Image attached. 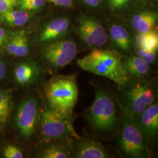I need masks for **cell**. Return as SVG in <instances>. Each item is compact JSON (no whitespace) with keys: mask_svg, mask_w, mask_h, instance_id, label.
Segmentation results:
<instances>
[{"mask_svg":"<svg viewBox=\"0 0 158 158\" xmlns=\"http://www.w3.org/2000/svg\"><path fill=\"white\" fill-rule=\"evenodd\" d=\"M77 63L83 70L112 80L118 87L131 78L124 66L123 57L115 51L95 48L79 59Z\"/></svg>","mask_w":158,"mask_h":158,"instance_id":"obj_1","label":"cell"},{"mask_svg":"<svg viewBox=\"0 0 158 158\" xmlns=\"http://www.w3.org/2000/svg\"><path fill=\"white\" fill-rule=\"evenodd\" d=\"M118 89L117 101L119 109L134 117L156 102L155 87L147 79L131 77Z\"/></svg>","mask_w":158,"mask_h":158,"instance_id":"obj_2","label":"cell"},{"mask_svg":"<svg viewBox=\"0 0 158 158\" xmlns=\"http://www.w3.org/2000/svg\"><path fill=\"white\" fill-rule=\"evenodd\" d=\"M85 115L94 131L103 134L114 132L120 122L114 97L102 88L96 90L94 101Z\"/></svg>","mask_w":158,"mask_h":158,"instance_id":"obj_3","label":"cell"},{"mask_svg":"<svg viewBox=\"0 0 158 158\" xmlns=\"http://www.w3.org/2000/svg\"><path fill=\"white\" fill-rule=\"evenodd\" d=\"M77 74L59 75L46 85V96L49 106L68 117L72 118L79 96Z\"/></svg>","mask_w":158,"mask_h":158,"instance_id":"obj_4","label":"cell"},{"mask_svg":"<svg viewBox=\"0 0 158 158\" xmlns=\"http://www.w3.org/2000/svg\"><path fill=\"white\" fill-rule=\"evenodd\" d=\"M121 128L119 136L118 148L120 152L127 158L150 157L148 142L138 128L134 118L120 110Z\"/></svg>","mask_w":158,"mask_h":158,"instance_id":"obj_5","label":"cell"},{"mask_svg":"<svg viewBox=\"0 0 158 158\" xmlns=\"http://www.w3.org/2000/svg\"><path fill=\"white\" fill-rule=\"evenodd\" d=\"M72 118L50 106L45 108L41 114L40 123L43 138L46 141L80 138L74 129Z\"/></svg>","mask_w":158,"mask_h":158,"instance_id":"obj_6","label":"cell"},{"mask_svg":"<svg viewBox=\"0 0 158 158\" xmlns=\"http://www.w3.org/2000/svg\"><path fill=\"white\" fill-rule=\"evenodd\" d=\"M77 54V46L71 40H60L47 44L43 56L51 67L62 69L72 62Z\"/></svg>","mask_w":158,"mask_h":158,"instance_id":"obj_7","label":"cell"},{"mask_svg":"<svg viewBox=\"0 0 158 158\" xmlns=\"http://www.w3.org/2000/svg\"><path fill=\"white\" fill-rule=\"evenodd\" d=\"M38 114V102L35 97H29L21 103L17 111L16 124L23 138L29 139L34 135Z\"/></svg>","mask_w":158,"mask_h":158,"instance_id":"obj_8","label":"cell"},{"mask_svg":"<svg viewBox=\"0 0 158 158\" xmlns=\"http://www.w3.org/2000/svg\"><path fill=\"white\" fill-rule=\"evenodd\" d=\"M77 31L80 38L89 46L98 48L107 43L108 35L106 29L93 18L81 17Z\"/></svg>","mask_w":158,"mask_h":158,"instance_id":"obj_9","label":"cell"},{"mask_svg":"<svg viewBox=\"0 0 158 158\" xmlns=\"http://www.w3.org/2000/svg\"><path fill=\"white\" fill-rule=\"evenodd\" d=\"M134 118L148 143L155 141L158 135V102H153Z\"/></svg>","mask_w":158,"mask_h":158,"instance_id":"obj_10","label":"cell"},{"mask_svg":"<svg viewBox=\"0 0 158 158\" xmlns=\"http://www.w3.org/2000/svg\"><path fill=\"white\" fill-rule=\"evenodd\" d=\"M72 158H108L110 155L102 144L94 139L81 138L73 142Z\"/></svg>","mask_w":158,"mask_h":158,"instance_id":"obj_11","label":"cell"},{"mask_svg":"<svg viewBox=\"0 0 158 158\" xmlns=\"http://www.w3.org/2000/svg\"><path fill=\"white\" fill-rule=\"evenodd\" d=\"M70 21L66 17L57 18L48 23L40 32L39 40L42 44H49L60 40L68 34Z\"/></svg>","mask_w":158,"mask_h":158,"instance_id":"obj_12","label":"cell"},{"mask_svg":"<svg viewBox=\"0 0 158 158\" xmlns=\"http://www.w3.org/2000/svg\"><path fill=\"white\" fill-rule=\"evenodd\" d=\"M40 66L34 62L28 61L18 64L14 70V77L21 85H29L34 83L40 77Z\"/></svg>","mask_w":158,"mask_h":158,"instance_id":"obj_13","label":"cell"},{"mask_svg":"<svg viewBox=\"0 0 158 158\" xmlns=\"http://www.w3.org/2000/svg\"><path fill=\"white\" fill-rule=\"evenodd\" d=\"M6 51L15 56H26L29 52L28 38L25 30H19L12 32L7 42Z\"/></svg>","mask_w":158,"mask_h":158,"instance_id":"obj_14","label":"cell"},{"mask_svg":"<svg viewBox=\"0 0 158 158\" xmlns=\"http://www.w3.org/2000/svg\"><path fill=\"white\" fill-rule=\"evenodd\" d=\"M125 69L132 78L147 79L151 72V65L137 56L130 55L123 58Z\"/></svg>","mask_w":158,"mask_h":158,"instance_id":"obj_15","label":"cell"},{"mask_svg":"<svg viewBox=\"0 0 158 158\" xmlns=\"http://www.w3.org/2000/svg\"><path fill=\"white\" fill-rule=\"evenodd\" d=\"M109 36L115 46L119 50L128 53L132 49V40L130 33L124 26L113 24L109 28Z\"/></svg>","mask_w":158,"mask_h":158,"instance_id":"obj_16","label":"cell"},{"mask_svg":"<svg viewBox=\"0 0 158 158\" xmlns=\"http://www.w3.org/2000/svg\"><path fill=\"white\" fill-rule=\"evenodd\" d=\"M158 20V14L151 11L136 14L131 19V26L137 33H147L153 30Z\"/></svg>","mask_w":158,"mask_h":158,"instance_id":"obj_17","label":"cell"},{"mask_svg":"<svg viewBox=\"0 0 158 158\" xmlns=\"http://www.w3.org/2000/svg\"><path fill=\"white\" fill-rule=\"evenodd\" d=\"M73 138L65 140L62 143L53 144L49 146L42 152L41 158H72Z\"/></svg>","mask_w":158,"mask_h":158,"instance_id":"obj_18","label":"cell"},{"mask_svg":"<svg viewBox=\"0 0 158 158\" xmlns=\"http://www.w3.org/2000/svg\"><path fill=\"white\" fill-rule=\"evenodd\" d=\"M30 18V14L27 11L11 10L0 14V21L10 27H20L28 23Z\"/></svg>","mask_w":158,"mask_h":158,"instance_id":"obj_19","label":"cell"},{"mask_svg":"<svg viewBox=\"0 0 158 158\" xmlns=\"http://www.w3.org/2000/svg\"><path fill=\"white\" fill-rule=\"evenodd\" d=\"M135 44L137 48L158 51V33L154 30L147 33H138L135 37Z\"/></svg>","mask_w":158,"mask_h":158,"instance_id":"obj_20","label":"cell"},{"mask_svg":"<svg viewBox=\"0 0 158 158\" xmlns=\"http://www.w3.org/2000/svg\"><path fill=\"white\" fill-rule=\"evenodd\" d=\"M11 97L10 93L0 90V127L6 124L11 111Z\"/></svg>","mask_w":158,"mask_h":158,"instance_id":"obj_21","label":"cell"},{"mask_svg":"<svg viewBox=\"0 0 158 158\" xmlns=\"http://www.w3.org/2000/svg\"><path fill=\"white\" fill-rule=\"evenodd\" d=\"M46 0H18L17 5L20 9L25 11H35L39 10L45 4Z\"/></svg>","mask_w":158,"mask_h":158,"instance_id":"obj_22","label":"cell"},{"mask_svg":"<svg viewBox=\"0 0 158 158\" xmlns=\"http://www.w3.org/2000/svg\"><path fill=\"white\" fill-rule=\"evenodd\" d=\"M157 51H148L143 48H137L136 56L143 59L149 64H152L155 62L156 59Z\"/></svg>","mask_w":158,"mask_h":158,"instance_id":"obj_23","label":"cell"},{"mask_svg":"<svg viewBox=\"0 0 158 158\" xmlns=\"http://www.w3.org/2000/svg\"><path fill=\"white\" fill-rule=\"evenodd\" d=\"M4 156L6 158H23L22 151L17 146L9 145L5 148L3 151Z\"/></svg>","mask_w":158,"mask_h":158,"instance_id":"obj_24","label":"cell"},{"mask_svg":"<svg viewBox=\"0 0 158 158\" xmlns=\"http://www.w3.org/2000/svg\"><path fill=\"white\" fill-rule=\"evenodd\" d=\"M17 3L18 0H0V14L13 10Z\"/></svg>","mask_w":158,"mask_h":158,"instance_id":"obj_25","label":"cell"},{"mask_svg":"<svg viewBox=\"0 0 158 158\" xmlns=\"http://www.w3.org/2000/svg\"><path fill=\"white\" fill-rule=\"evenodd\" d=\"M56 6L63 7H70L73 4V0H46Z\"/></svg>","mask_w":158,"mask_h":158,"instance_id":"obj_26","label":"cell"},{"mask_svg":"<svg viewBox=\"0 0 158 158\" xmlns=\"http://www.w3.org/2000/svg\"><path fill=\"white\" fill-rule=\"evenodd\" d=\"M109 1L114 8H121L127 4L129 0H109Z\"/></svg>","mask_w":158,"mask_h":158,"instance_id":"obj_27","label":"cell"},{"mask_svg":"<svg viewBox=\"0 0 158 158\" xmlns=\"http://www.w3.org/2000/svg\"><path fill=\"white\" fill-rule=\"evenodd\" d=\"M6 73V64L1 60H0V80L5 77Z\"/></svg>","mask_w":158,"mask_h":158,"instance_id":"obj_28","label":"cell"},{"mask_svg":"<svg viewBox=\"0 0 158 158\" xmlns=\"http://www.w3.org/2000/svg\"><path fill=\"white\" fill-rule=\"evenodd\" d=\"M6 40V31L0 27V48L4 44Z\"/></svg>","mask_w":158,"mask_h":158,"instance_id":"obj_29","label":"cell"},{"mask_svg":"<svg viewBox=\"0 0 158 158\" xmlns=\"http://www.w3.org/2000/svg\"><path fill=\"white\" fill-rule=\"evenodd\" d=\"M102 0H83V1L87 6L91 7H96L98 6Z\"/></svg>","mask_w":158,"mask_h":158,"instance_id":"obj_30","label":"cell"}]
</instances>
